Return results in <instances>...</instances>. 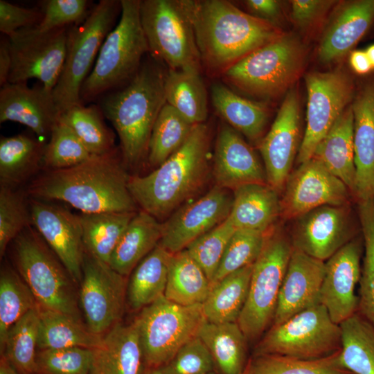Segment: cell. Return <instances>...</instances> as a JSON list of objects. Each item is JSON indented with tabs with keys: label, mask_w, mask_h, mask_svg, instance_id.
<instances>
[{
	"label": "cell",
	"mask_w": 374,
	"mask_h": 374,
	"mask_svg": "<svg viewBox=\"0 0 374 374\" xmlns=\"http://www.w3.org/2000/svg\"><path fill=\"white\" fill-rule=\"evenodd\" d=\"M365 51L368 57L373 68L374 69V44L369 46Z\"/></svg>",
	"instance_id": "61"
},
{
	"label": "cell",
	"mask_w": 374,
	"mask_h": 374,
	"mask_svg": "<svg viewBox=\"0 0 374 374\" xmlns=\"http://www.w3.org/2000/svg\"><path fill=\"white\" fill-rule=\"evenodd\" d=\"M99 106L83 104L61 113L57 121L69 126L92 155H101L115 149V136L103 118Z\"/></svg>",
	"instance_id": "41"
},
{
	"label": "cell",
	"mask_w": 374,
	"mask_h": 374,
	"mask_svg": "<svg viewBox=\"0 0 374 374\" xmlns=\"http://www.w3.org/2000/svg\"><path fill=\"white\" fill-rule=\"evenodd\" d=\"M68 30L64 27L39 33L32 27L8 37L12 59L8 82H27L36 78L52 91L64 66Z\"/></svg>",
	"instance_id": "14"
},
{
	"label": "cell",
	"mask_w": 374,
	"mask_h": 374,
	"mask_svg": "<svg viewBox=\"0 0 374 374\" xmlns=\"http://www.w3.org/2000/svg\"><path fill=\"white\" fill-rule=\"evenodd\" d=\"M244 3L250 15L268 21L275 26L281 15L279 1L276 0H247Z\"/></svg>",
	"instance_id": "56"
},
{
	"label": "cell",
	"mask_w": 374,
	"mask_h": 374,
	"mask_svg": "<svg viewBox=\"0 0 374 374\" xmlns=\"http://www.w3.org/2000/svg\"><path fill=\"white\" fill-rule=\"evenodd\" d=\"M163 225L157 218L141 210L136 212L121 235L110 257L109 265L126 276L159 243Z\"/></svg>",
	"instance_id": "30"
},
{
	"label": "cell",
	"mask_w": 374,
	"mask_h": 374,
	"mask_svg": "<svg viewBox=\"0 0 374 374\" xmlns=\"http://www.w3.org/2000/svg\"><path fill=\"white\" fill-rule=\"evenodd\" d=\"M341 329L317 303L271 326L255 345L252 356L278 355L303 359L330 356L341 350Z\"/></svg>",
	"instance_id": "10"
},
{
	"label": "cell",
	"mask_w": 374,
	"mask_h": 374,
	"mask_svg": "<svg viewBox=\"0 0 374 374\" xmlns=\"http://www.w3.org/2000/svg\"><path fill=\"white\" fill-rule=\"evenodd\" d=\"M89 3L87 0L44 1L41 6L42 19L35 28L39 33H46L69 25L80 24L91 10L89 9Z\"/></svg>",
	"instance_id": "52"
},
{
	"label": "cell",
	"mask_w": 374,
	"mask_h": 374,
	"mask_svg": "<svg viewBox=\"0 0 374 374\" xmlns=\"http://www.w3.org/2000/svg\"><path fill=\"white\" fill-rule=\"evenodd\" d=\"M300 109L297 93L288 91L269 132L258 149L264 161L267 184L280 195L292 172L300 145Z\"/></svg>",
	"instance_id": "20"
},
{
	"label": "cell",
	"mask_w": 374,
	"mask_h": 374,
	"mask_svg": "<svg viewBox=\"0 0 374 374\" xmlns=\"http://www.w3.org/2000/svg\"><path fill=\"white\" fill-rule=\"evenodd\" d=\"M118 153L92 155L76 166L48 170L29 186L37 199L68 203L82 213L136 212Z\"/></svg>",
	"instance_id": "2"
},
{
	"label": "cell",
	"mask_w": 374,
	"mask_h": 374,
	"mask_svg": "<svg viewBox=\"0 0 374 374\" xmlns=\"http://www.w3.org/2000/svg\"><path fill=\"white\" fill-rule=\"evenodd\" d=\"M270 231L236 229L227 244L211 286L228 274L253 264Z\"/></svg>",
	"instance_id": "47"
},
{
	"label": "cell",
	"mask_w": 374,
	"mask_h": 374,
	"mask_svg": "<svg viewBox=\"0 0 374 374\" xmlns=\"http://www.w3.org/2000/svg\"><path fill=\"white\" fill-rule=\"evenodd\" d=\"M125 277L84 251L80 302L87 326L93 333L103 335L119 322L126 294Z\"/></svg>",
	"instance_id": "16"
},
{
	"label": "cell",
	"mask_w": 374,
	"mask_h": 374,
	"mask_svg": "<svg viewBox=\"0 0 374 374\" xmlns=\"http://www.w3.org/2000/svg\"><path fill=\"white\" fill-rule=\"evenodd\" d=\"M229 219L235 229L268 232L280 214V194L268 184H251L233 190Z\"/></svg>",
	"instance_id": "28"
},
{
	"label": "cell",
	"mask_w": 374,
	"mask_h": 374,
	"mask_svg": "<svg viewBox=\"0 0 374 374\" xmlns=\"http://www.w3.org/2000/svg\"><path fill=\"white\" fill-rule=\"evenodd\" d=\"M289 234L276 226L253 265L248 296L238 323L248 341L272 325L280 287L293 251Z\"/></svg>",
	"instance_id": "8"
},
{
	"label": "cell",
	"mask_w": 374,
	"mask_h": 374,
	"mask_svg": "<svg viewBox=\"0 0 374 374\" xmlns=\"http://www.w3.org/2000/svg\"><path fill=\"white\" fill-rule=\"evenodd\" d=\"M211 130L195 125L184 144L152 172L129 176L128 189L143 211L162 219L197 193L210 170Z\"/></svg>",
	"instance_id": "3"
},
{
	"label": "cell",
	"mask_w": 374,
	"mask_h": 374,
	"mask_svg": "<svg viewBox=\"0 0 374 374\" xmlns=\"http://www.w3.org/2000/svg\"><path fill=\"white\" fill-rule=\"evenodd\" d=\"M37 231L26 227L15 239V260L39 307L80 319L71 278ZM74 282V281H73Z\"/></svg>",
	"instance_id": "9"
},
{
	"label": "cell",
	"mask_w": 374,
	"mask_h": 374,
	"mask_svg": "<svg viewBox=\"0 0 374 374\" xmlns=\"http://www.w3.org/2000/svg\"><path fill=\"white\" fill-rule=\"evenodd\" d=\"M340 352L316 359L278 355L252 356L246 368L247 374H355L342 365Z\"/></svg>",
	"instance_id": "43"
},
{
	"label": "cell",
	"mask_w": 374,
	"mask_h": 374,
	"mask_svg": "<svg viewBox=\"0 0 374 374\" xmlns=\"http://www.w3.org/2000/svg\"><path fill=\"white\" fill-rule=\"evenodd\" d=\"M229 217L192 242L186 249L212 283L227 244L235 231Z\"/></svg>",
	"instance_id": "49"
},
{
	"label": "cell",
	"mask_w": 374,
	"mask_h": 374,
	"mask_svg": "<svg viewBox=\"0 0 374 374\" xmlns=\"http://www.w3.org/2000/svg\"><path fill=\"white\" fill-rule=\"evenodd\" d=\"M136 212H101L79 215L84 249L109 263L121 235Z\"/></svg>",
	"instance_id": "39"
},
{
	"label": "cell",
	"mask_w": 374,
	"mask_h": 374,
	"mask_svg": "<svg viewBox=\"0 0 374 374\" xmlns=\"http://www.w3.org/2000/svg\"><path fill=\"white\" fill-rule=\"evenodd\" d=\"M325 261L293 249L279 292L271 326L319 303Z\"/></svg>",
	"instance_id": "23"
},
{
	"label": "cell",
	"mask_w": 374,
	"mask_h": 374,
	"mask_svg": "<svg viewBox=\"0 0 374 374\" xmlns=\"http://www.w3.org/2000/svg\"><path fill=\"white\" fill-rule=\"evenodd\" d=\"M193 26L202 66L222 75L257 48L283 34L226 0H181Z\"/></svg>",
	"instance_id": "1"
},
{
	"label": "cell",
	"mask_w": 374,
	"mask_h": 374,
	"mask_svg": "<svg viewBox=\"0 0 374 374\" xmlns=\"http://www.w3.org/2000/svg\"><path fill=\"white\" fill-rule=\"evenodd\" d=\"M208 374H220V373L216 370H214Z\"/></svg>",
	"instance_id": "62"
},
{
	"label": "cell",
	"mask_w": 374,
	"mask_h": 374,
	"mask_svg": "<svg viewBox=\"0 0 374 374\" xmlns=\"http://www.w3.org/2000/svg\"><path fill=\"white\" fill-rule=\"evenodd\" d=\"M161 368L165 374H208L216 370L211 353L198 336L181 346Z\"/></svg>",
	"instance_id": "53"
},
{
	"label": "cell",
	"mask_w": 374,
	"mask_h": 374,
	"mask_svg": "<svg viewBox=\"0 0 374 374\" xmlns=\"http://www.w3.org/2000/svg\"><path fill=\"white\" fill-rule=\"evenodd\" d=\"M305 55L299 37L283 33L241 59L222 76L226 83L247 94L272 99L286 91L299 78Z\"/></svg>",
	"instance_id": "6"
},
{
	"label": "cell",
	"mask_w": 374,
	"mask_h": 374,
	"mask_svg": "<svg viewBox=\"0 0 374 374\" xmlns=\"http://www.w3.org/2000/svg\"><path fill=\"white\" fill-rule=\"evenodd\" d=\"M164 93L167 104L193 125L204 123L208 116L207 92L200 72L167 71Z\"/></svg>",
	"instance_id": "35"
},
{
	"label": "cell",
	"mask_w": 374,
	"mask_h": 374,
	"mask_svg": "<svg viewBox=\"0 0 374 374\" xmlns=\"http://www.w3.org/2000/svg\"><path fill=\"white\" fill-rule=\"evenodd\" d=\"M31 222L30 211L24 198L13 188H0V256L4 255L8 244Z\"/></svg>",
	"instance_id": "51"
},
{
	"label": "cell",
	"mask_w": 374,
	"mask_h": 374,
	"mask_svg": "<svg viewBox=\"0 0 374 374\" xmlns=\"http://www.w3.org/2000/svg\"><path fill=\"white\" fill-rule=\"evenodd\" d=\"M42 17L41 9L22 8L0 0V31L8 38L20 30L37 26Z\"/></svg>",
	"instance_id": "54"
},
{
	"label": "cell",
	"mask_w": 374,
	"mask_h": 374,
	"mask_svg": "<svg viewBox=\"0 0 374 374\" xmlns=\"http://www.w3.org/2000/svg\"><path fill=\"white\" fill-rule=\"evenodd\" d=\"M37 347L39 350L82 347L94 349L103 335L91 332L80 319L71 315L40 308Z\"/></svg>",
	"instance_id": "33"
},
{
	"label": "cell",
	"mask_w": 374,
	"mask_h": 374,
	"mask_svg": "<svg viewBox=\"0 0 374 374\" xmlns=\"http://www.w3.org/2000/svg\"><path fill=\"white\" fill-rule=\"evenodd\" d=\"M293 220V248L323 261L362 233L351 204L321 206Z\"/></svg>",
	"instance_id": "15"
},
{
	"label": "cell",
	"mask_w": 374,
	"mask_h": 374,
	"mask_svg": "<svg viewBox=\"0 0 374 374\" xmlns=\"http://www.w3.org/2000/svg\"><path fill=\"white\" fill-rule=\"evenodd\" d=\"M305 84L306 127L296 157L299 164L312 157L318 143L351 105L355 93L352 78L341 69L308 73Z\"/></svg>",
	"instance_id": "13"
},
{
	"label": "cell",
	"mask_w": 374,
	"mask_h": 374,
	"mask_svg": "<svg viewBox=\"0 0 374 374\" xmlns=\"http://www.w3.org/2000/svg\"><path fill=\"white\" fill-rule=\"evenodd\" d=\"M213 174L217 186L233 190L251 184H267L265 167L252 147L226 123L217 131Z\"/></svg>",
	"instance_id": "22"
},
{
	"label": "cell",
	"mask_w": 374,
	"mask_h": 374,
	"mask_svg": "<svg viewBox=\"0 0 374 374\" xmlns=\"http://www.w3.org/2000/svg\"><path fill=\"white\" fill-rule=\"evenodd\" d=\"M59 114L52 91L42 84L9 83L0 90V123L14 121L31 129L37 136L51 134Z\"/></svg>",
	"instance_id": "24"
},
{
	"label": "cell",
	"mask_w": 374,
	"mask_h": 374,
	"mask_svg": "<svg viewBox=\"0 0 374 374\" xmlns=\"http://www.w3.org/2000/svg\"><path fill=\"white\" fill-rule=\"evenodd\" d=\"M141 0H121L117 25L104 40L95 64L84 81L82 104L97 99L127 83L138 72L149 53L140 19Z\"/></svg>",
	"instance_id": "5"
},
{
	"label": "cell",
	"mask_w": 374,
	"mask_h": 374,
	"mask_svg": "<svg viewBox=\"0 0 374 374\" xmlns=\"http://www.w3.org/2000/svg\"><path fill=\"white\" fill-rule=\"evenodd\" d=\"M39 329L37 305L18 320L8 330L3 352L20 374H36Z\"/></svg>",
	"instance_id": "42"
},
{
	"label": "cell",
	"mask_w": 374,
	"mask_h": 374,
	"mask_svg": "<svg viewBox=\"0 0 374 374\" xmlns=\"http://www.w3.org/2000/svg\"><path fill=\"white\" fill-rule=\"evenodd\" d=\"M211 289L204 271L185 249L172 254L164 296L177 304H202Z\"/></svg>",
	"instance_id": "38"
},
{
	"label": "cell",
	"mask_w": 374,
	"mask_h": 374,
	"mask_svg": "<svg viewBox=\"0 0 374 374\" xmlns=\"http://www.w3.org/2000/svg\"><path fill=\"white\" fill-rule=\"evenodd\" d=\"M230 191L215 185L202 197L176 211L162 223L159 244L170 253H177L223 222L233 205V195Z\"/></svg>",
	"instance_id": "18"
},
{
	"label": "cell",
	"mask_w": 374,
	"mask_h": 374,
	"mask_svg": "<svg viewBox=\"0 0 374 374\" xmlns=\"http://www.w3.org/2000/svg\"><path fill=\"white\" fill-rule=\"evenodd\" d=\"M193 126L166 103L152 130L147 158L149 164L156 168L161 165L184 144Z\"/></svg>",
	"instance_id": "44"
},
{
	"label": "cell",
	"mask_w": 374,
	"mask_h": 374,
	"mask_svg": "<svg viewBox=\"0 0 374 374\" xmlns=\"http://www.w3.org/2000/svg\"><path fill=\"white\" fill-rule=\"evenodd\" d=\"M93 354L82 347L39 350L36 374H89Z\"/></svg>",
	"instance_id": "50"
},
{
	"label": "cell",
	"mask_w": 374,
	"mask_h": 374,
	"mask_svg": "<svg viewBox=\"0 0 374 374\" xmlns=\"http://www.w3.org/2000/svg\"><path fill=\"white\" fill-rule=\"evenodd\" d=\"M197 336L211 353L220 374H242L249 361L248 341L237 322L206 321Z\"/></svg>",
	"instance_id": "32"
},
{
	"label": "cell",
	"mask_w": 374,
	"mask_h": 374,
	"mask_svg": "<svg viewBox=\"0 0 374 374\" xmlns=\"http://www.w3.org/2000/svg\"><path fill=\"white\" fill-rule=\"evenodd\" d=\"M140 19L149 53L170 70L200 72L193 26L181 0H143Z\"/></svg>",
	"instance_id": "11"
},
{
	"label": "cell",
	"mask_w": 374,
	"mask_h": 374,
	"mask_svg": "<svg viewBox=\"0 0 374 374\" xmlns=\"http://www.w3.org/2000/svg\"><path fill=\"white\" fill-rule=\"evenodd\" d=\"M335 2L330 0L292 1L291 19L299 28H308L321 19Z\"/></svg>",
	"instance_id": "55"
},
{
	"label": "cell",
	"mask_w": 374,
	"mask_h": 374,
	"mask_svg": "<svg viewBox=\"0 0 374 374\" xmlns=\"http://www.w3.org/2000/svg\"><path fill=\"white\" fill-rule=\"evenodd\" d=\"M37 305L34 295L23 278L8 265H4L0 275L1 353L9 329Z\"/></svg>",
	"instance_id": "45"
},
{
	"label": "cell",
	"mask_w": 374,
	"mask_h": 374,
	"mask_svg": "<svg viewBox=\"0 0 374 374\" xmlns=\"http://www.w3.org/2000/svg\"><path fill=\"white\" fill-rule=\"evenodd\" d=\"M253 265L228 274L211 286L202 303L206 321L238 322L248 296Z\"/></svg>",
	"instance_id": "34"
},
{
	"label": "cell",
	"mask_w": 374,
	"mask_h": 374,
	"mask_svg": "<svg viewBox=\"0 0 374 374\" xmlns=\"http://www.w3.org/2000/svg\"><path fill=\"white\" fill-rule=\"evenodd\" d=\"M364 249L361 233L325 261L319 301L339 325L357 312L359 297L355 290L360 279Z\"/></svg>",
	"instance_id": "19"
},
{
	"label": "cell",
	"mask_w": 374,
	"mask_h": 374,
	"mask_svg": "<svg viewBox=\"0 0 374 374\" xmlns=\"http://www.w3.org/2000/svg\"><path fill=\"white\" fill-rule=\"evenodd\" d=\"M172 254L158 244L134 268L127 288L132 308L142 309L164 296Z\"/></svg>",
	"instance_id": "37"
},
{
	"label": "cell",
	"mask_w": 374,
	"mask_h": 374,
	"mask_svg": "<svg viewBox=\"0 0 374 374\" xmlns=\"http://www.w3.org/2000/svg\"><path fill=\"white\" fill-rule=\"evenodd\" d=\"M0 374H20L8 361L4 355H1Z\"/></svg>",
	"instance_id": "59"
},
{
	"label": "cell",
	"mask_w": 374,
	"mask_h": 374,
	"mask_svg": "<svg viewBox=\"0 0 374 374\" xmlns=\"http://www.w3.org/2000/svg\"><path fill=\"white\" fill-rule=\"evenodd\" d=\"M353 129L354 118L350 105L318 143L312 157L342 181L353 197L356 179Z\"/></svg>",
	"instance_id": "29"
},
{
	"label": "cell",
	"mask_w": 374,
	"mask_h": 374,
	"mask_svg": "<svg viewBox=\"0 0 374 374\" xmlns=\"http://www.w3.org/2000/svg\"><path fill=\"white\" fill-rule=\"evenodd\" d=\"M353 142L356 170L355 202L374 197V81L354 98Z\"/></svg>",
	"instance_id": "25"
},
{
	"label": "cell",
	"mask_w": 374,
	"mask_h": 374,
	"mask_svg": "<svg viewBox=\"0 0 374 374\" xmlns=\"http://www.w3.org/2000/svg\"><path fill=\"white\" fill-rule=\"evenodd\" d=\"M211 100L228 125L251 143L259 144L269 118V109L265 104L241 97L220 82L213 84Z\"/></svg>",
	"instance_id": "31"
},
{
	"label": "cell",
	"mask_w": 374,
	"mask_h": 374,
	"mask_svg": "<svg viewBox=\"0 0 374 374\" xmlns=\"http://www.w3.org/2000/svg\"><path fill=\"white\" fill-rule=\"evenodd\" d=\"M89 374H142L145 366L136 324L116 323L93 349Z\"/></svg>",
	"instance_id": "27"
},
{
	"label": "cell",
	"mask_w": 374,
	"mask_h": 374,
	"mask_svg": "<svg viewBox=\"0 0 374 374\" xmlns=\"http://www.w3.org/2000/svg\"><path fill=\"white\" fill-rule=\"evenodd\" d=\"M12 59L8 37H3L0 42V85L1 87L8 82L11 69Z\"/></svg>",
	"instance_id": "57"
},
{
	"label": "cell",
	"mask_w": 374,
	"mask_h": 374,
	"mask_svg": "<svg viewBox=\"0 0 374 374\" xmlns=\"http://www.w3.org/2000/svg\"><path fill=\"white\" fill-rule=\"evenodd\" d=\"M142 374H165L161 367H147L145 366Z\"/></svg>",
	"instance_id": "60"
},
{
	"label": "cell",
	"mask_w": 374,
	"mask_h": 374,
	"mask_svg": "<svg viewBox=\"0 0 374 374\" xmlns=\"http://www.w3.org/2000/svg\"><path fill=\"white\" fill-rule=\"evenodd\" d=\"M356 203L364 248L357 313L374 326V197Z\"/></svg>",
	"instance_id": "46"
},
{
	"label": "cell",
	"mask_w": 374,
	"mask_h": 374,
	"mask_svg": "<svg viewBox=\"0 0 374 374\" xmlns=\"http://www.w3.org/2000/svg\"><path fill=\"white\" fill-rule=\"evenodd\" d=\"M340 326L342 365L355 374H374V326L357 312Z\"/></svg>",
	"instance_id": "40"
},
{
	"label": "cell",
	"mask_w": 374,
	"mask_h": 374,
	"mask_svg": "<svg viewBox=\"0 0 374 374\" xmlns=\"http://www.w3.org/2000/svg\"><path fill=\"white\" fill-rule=\"evenodd\" d=\"M242 374H247V368H245V369H244V372L242 373Z\"/></svg>",
	"instance_id": "63"
},
{
	"label": "cell",
	"mask_w": 374,
	"mask_h": 374,
	"mask_svg": "<svg viewBox=\"0 0 374 374\" xmlns=\"http://www.w3.org/2000/svg\"><path fill=\"white\" fill-rule=\"evenodd\" d=\"M350 64L353 69L358 74H366L373 68L366 51H354L350 55Z\"/></svg>",
	"instance_id": "58"
},
{
	"label": "cell",
	"mask_w": 374,
	"mask_h": 374,
	"mask_svg": "<svg viewBox=\"0 0 374 374\" xmlns=\"http://www.w3.org/2000/svg\"><path fill=\"white\" fill-rule=\"evenodd\" d=\"M283 192L280 218L283 220L321 206L348 205L354 200L346 185L314 158L292 171Z\"/></svg>",
	"instance_id": "17"
},
{
	"label": "cell",
	"mask_w": 374,
	"mask_h": 374,
	"mask_svg": "<svg viewBox=\"0 0 374 374\" xmlns=\"http://www.w3.org/2000/svg\"><path fill=\"white\" fill-rule=\"evenodd\" d=\"M31 223L68 271L73 280L81 282L84 246L79 215L38 199L30 205Z\"/></svg>",
	"instance_id": "21"
},
{
	"label": "cell",
	"mask_w": 374,
	"mask_h": 374,
	"mask_svg": "<svg viewBox=\"0 0 374 374\" xmlns=\"http://www.w3.org/2000/svg\"><path fill=\"white\" fill-rule=\"evenodd\" d=\"M25 134L1 136L0 139L1 186L13 188L33 175L42 166L46 147Z\"/></svg>",
	"instance_id": "36"
},
{
	"label": "cell",
	"mask_w": 374,
	"mask_h": 374,
	"mask_svg": "<svg viewBox=\"0 0 374 374\" xmlns=\"http://www.w3.org/2000/svg\"><path fill=\"white\" fill-rule=\"evenodd\" d=\"M206 321L202 304L181 305L164 296L142 308L134 322L145 366L165 365L181 346L198 335Z\"/></svg>",
	"instance_id": "12"
},
{
	"label": "cell",
	"mask_w": 374,
	"mask_h": 374,
	"mask_svg": "<svg viewBox=\"0 0 374 374\" xmlns=\"http://www.w3.org/2000/svg\"><path fill=\"white\" fill-rule=\"evenodd\" d=\"M374 21V0L344 3L336 11L318 48L320 62L329 64L344 57Z\"/></svg>",
	"instance_id": "26"
},
{
	"label": "cell",
	"mask_w": 374,
	"mask_h": 374,
	"mask_svg": "<svg viewBox=\"0 0 374 374\" xmlns=\"http://www.w3.org/2000/svg\"><path fill=\"white\" fill-rule=\"evenodd\" d=\"M121 12V0H100L83 22L69 28L64 66L52 91L59 115L73 106L82 104L81 87Z\"/></svg>",
	"instance_id": "7"
},
{
	"label": "cell",
	"mask_w": 374,
	"mask_h": 374,
	"mask_svg": "<svg viewBox=\"0 0 374 374\" xmlns=\"http://www.w3.org/2000/svg\"><path fill=\"white\" fill-rule=\"evenodd\" d=\"M154 60L143 63L127 83L100 98L99 107L120 139L123 161L131 166L148 158L152 128L166 103L167 71Z\"/></svg>",
	"instance_id": "4"
},
{
	"label": "cell",
	"mask_w": 374,
	"mask_h": 374,
	"mask_svg": "<svg viewBox=\"0 0 374 374\" xmlns=\"http://www.w3.org/2000/svg\"><path fill=\"white\" fill-rule=\"evenodd\" d=\"M91 156L72 130L57 121L45 147L42 166L48 170L66 168L82 163Z\"/></svg>",
	"instance_id": "48"
}]
</instances>
